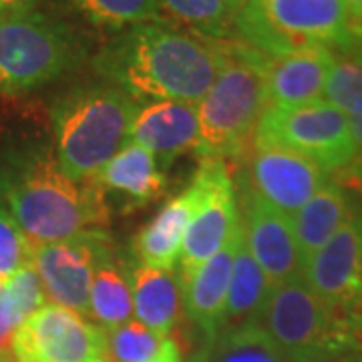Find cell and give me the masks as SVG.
I'll return each instance as SVG.
<instances>
[{"mask_svg":"<svg viewBox=\"0 0 362 362\" xmlns=\"http://www.w3.org/2000/svg\"><path fill=\"white\" fill-rule=\"evenodd\" d=\"M49 111L23 95L0 93V202L33 246L103 230L109 206L95 183L61 169Z\"/></svg>","mask_w":362,"mask_h":362,"instance_id":"6da1fadb","label":"cell"},{"mask_svg":"<svg viewBox=\"0 0 362 362\" xmlns=\"http://www.w3.org/2000/svg\"><path fill=\"white\" fill-rule=\"evenodd\" d=\"M226 65L223 40L204 39L165 21L123 28L93 69L135 101L199 103Z\"/></svg>","mask_w":362,"mask_h":362,"instance_id":"7a4b0ae2","label":"cell"},{"mask_svg":"<svg viewBox=\"0 0 362 362\" xmlns=\"http://www.w3.org/2000/svg\"><path fill=\"white\" fill-rule=\"evenodd\" d=\"M137 103L109 83L65 90L49 109L54 156L77 183H93L101 169L129 141Z\"/></svg>","mask_w":362,"mask_h":362,"instance_id":"3957f363","label":"cell"},{"mask_svg":"<svg viewBox=\"0 0 362 362\" xmlns=\"http://www.w3.org/2000/svg\"><path fill=\"white\" fill-rule=\"evenodd\" d=\"M226 65L197 103L195 151L206 157L242 156L268 107L270 59L240 40H223Z\"/></svg>","mask_w":362,"mask_h":362,"instance_id":"277c9868","label":"cell"},{"mask_svg":"<svg viewBox=\"0 0 362 362\" xmlns=\"http://www.w3.org/2000/svg\"><path fill=\"white\" fill-rule=\"evenodd\" d=\"M87 42L65 18L30 11L0 18V93L26 95L83 63Z\"/></svg>","mask_w":362,"mask_h":362,"instance_id":"5b68a950","label":"cell"},{"mask_svg":"<svg viewBox=\"0 0 362 362\" xmlns=\"http://www.w3.org/2000/svg\"><path fill=\"white\" fill-rule=\"evenodd\" d=\"M346 0H247L233 39L270 61L308 47L346 45Z\"/></svg>","mask_w":362,"mask_h":362,"instance_id":"8992f818","label":"cell"},{"mask_svg":"<svg viewBox=\"0 0 362 362\" xmlns=\"http://www.w3.org/2000/svg\"><path fill=\"white\" fill-rule=\"evenodd\" d=\"M258 324L290 362L358 350L349 320L316 296L304 278L272 286Z\"/></svg>","mask_w":362,"mask_h":362,"instance_id":"52a82bcc","label":"cell"},{"mask_svg":"<svg viewBox=\"0 0 362 362\" xmlns=\"http://www.w3.org/2000/svg\"><path fill=\"white\" fill-rule=\"evenodd\" d=\"M254 145L294 151L324 171H342L356 159L349 117L326 101L300 107L268 105L259 119Z\"/></svg>","mask_w":362,"mask_h":362,"instance_id":"ba28073f","label":"cell"},{"mask_svg":"<svg viewBox=\"0 0 362 362\" xmlns=\"http://www.w3.org/2000/svg\"><path fill=\"white\" fill-rule=\"evenodd\" d=\"M13 356L16 362H109L107 332L77 312L45 304L18 326Z\"/></svg>","mask_w":362,"mask_h":362,"instance_id":"9c48e42d","label":"cell"},{"mask_svg":"<svg viewBox=\"0 0 362 362\" xmlns=\"http://www.w3.org/2000/svg\"><path fill=\"white\" fill-rule=\"evenodd\" d=\"M194 177L202 185V197L183 238L177 259L180 280L189 278L206 259L218 254L240 223L233 181L223 159H202Z\"/></svg>","mask_w":362,"mask_h":362,"instance_id":"30bf717a","label":"cell"},{"mask_svg":"<svg viewBox=\"0 0 362 362\" xmlns=\"http://www.w3.org/2000/svg\"><path fill=\"white\" fill-rule=\"evenodd\" d=\"M111 247L113 244L105 230L81 233L65 242L33 246V268L52 304L89 316L95 268Z\"/></svg>","mask_w":362,"mask_h":362,"instance_id":"8fae6325","label":"cell"},{"mask_svg":"<svg viewBox=\"0 0 362 362\" xmlns=\"http://www.w3.org/2000/svg\"><path fill=\"white\" fill-rule=\"evenodd\" d=\"M302 278L316 296L352 324L362 312V216L352 214V218L306 259Z\"/></svg>","mask_w":362,"mask_h":362,"instance_id":"7c38bea8","label":"cell"},{"mask_svg":"<svg viewBox=\"0 0 362 362\" xmlns=\"http://www.w3.org/2000/svg\"><path fill=\"white\" fill-rule=\"evenodd\" d=\"M244 180L252 192L290 220L328 183L326 171L314 161L268 145L254 147Z\"/></svg>","mask_w":362,"mask_h":362,"instance_id":"4fadbf2b","label":"cell"},{"mask_svg":"<svg viewBox=\"0 0 362 362\" xmlns=\"http://www.w3.org/2000/svg\"><path fill=\"white\" fill-rule=\"evenodd\" d=\"M242 223L244 238L254 259L272 286L302 278L304 258L300 254L292 220L266 204L242 177Z\"/></svg>","mask_w":362,"mask_h":362,"instance_id":"5bb4252c","label":"cell"},{"mask_svg":"<svg viewBox=\"0 0 362 362\" xmlns=\"http://www.w3.org/2000/svg\"><path fill=\"white\" fill-rule=\"evenodd\" d=\"M242 235H244V223L240 218V223L233 230L232 238L226 242V246L221 247L218 254L206 259L189 278L181 280L183 306H185L189 320L206 337L204 342H214L220 332L223 304H226V296H228L233 262H235Z\"/></svg>","mask_w":362,"mask_h":362,"instance_id":"9a60e30c","label":"cell"},{"mask_svg":"<svg viewBox=\"0 0 362 362\" xmlns=\"http://www.w3.org/2000/svg\"><path fill=\"white\" fill-rule=\"evenodd\" d=\"M129 141L141 145L161 165L195 149L197 107L180 101H153L137 109L131 123Z\"/></svg>","mask_w":362,"mask_h":362,"instance_id":"2e32d148","label":"cell"},{"mask_svg":"<svg viewBox=\"0 0 362 362\" xmlns=\"http://www.w3.org/2000/svg\"><path fill=\"white\" fill-rule=\"evenodd\" d=\"M93 183L101 189L105 199L107 195L119 197L123 214L153 204L168 189L165 173L156 156L133 141L117 151Z\"/></svg>","mask_w":362,"mask_h":362,"instance_id":"e0dca14e","label":"cell"},{"mask_svg":"<svg viewBox=\"0 0 362 362\" xmlns=\"http://www.w3.org/2000/svg\"><path fill=\"white\" fill-rule=\"evenodd\" d=\"M334 65V49L316 45L274 59L268 69V105L300 107L320 101Z\"/></svg>","mask_w":362,"mask_h":362,"instance_id":"ac0fdd59","label":"cell"},{"mask_svg":"<svg viewBox=\"0 0 362 362\" xmlns=\"http://www.w3.org/2000/svg\"><path fill=\"white\" fill-rule=\"evenodd\" d=\"M199 197L202 185L194 177L180 195L169 199L157 211L156 218L133 238V252L139 264L159 270H173Z\"/></svg>","mask_w":362,"mask_h":362,"instance_id":"d6986e66","label":"cell"},{"mask_svg":"<svg viewBox=\"0 0 362 362\" xmlns=\"http://www.w3.org/2000/svg\"><path fill=\"white\" fill-rule=\"evenodd\" d=\"M133 312L139 322L169 337L171 328L180 318L183 304V288L180 274L173 270H159L137 264L129 272Z\"/></svg>","mask_w":362,"mask_h":362,"instance_id":"ffe728a7","label":"cell"},{"mask_svg":"<svg viewBox=\"0 0 362 362\" xmlns=\"http://www.w3.org/2000/svg\"><path fill=\"white\" fill-rule=\"evenodd\" d=\"M352 218L349 197L338 181H328L306 206L292 216V228L300 254L306 259L316 254Z\"/></svg>","mask_w":362,"mask_h":362,"instance_id":"44dd1931","label":"cell"},{"mask_svg":"<svg viewBox=\"0 0 362 362\" xmlns=\"http://www.w3.org/2000/svg\"><path fill=\"white\" fill-rule=\"evenodd\" d=\"M270 280L266 278L264 270L254 259L246 244V238L242 235L235 262H233L228 296L223 304L220 332L228 328H235V326H244V324H258L262 310L266 306V300L270 296Z\"/></svg>","mask_w":362,"mask_h":362,"instance_id":"7402d4cb","label":"cell"},{"mask_svg":"<svg viewBox=\"0 0 362 362\" xmlns=\"http://www.w3.org/2000/svg\"><path fill=\"white\" fill-rule=\"evenodd\" d=\"M89 314L105 332L129 322L133 314L129 274L121 259H117L113 247L99 259L93 284H90Z\"/></svg>","mask_w":362,"mask_h":362,"instance_id":"603a6c76","label":"cell"},{"mask_svg":"<svg viewBox=\"0 0 362 362\" xmlns=\"http://www.w3.org/2000/svg\"><path fill=\"white\" fill-rule=\"evenodd\" d=\"M247 0H159L177 23L211 40H233L235 18Z\"/></svg>","mask_w":362,"mask_h":362,"instance_id":"cb8c5ba5","label":"cell"},{"mask_svg":"<svg viewBox=\"0 0 362 362\" xmlns=\"http://www.w3.org/2000/svg\"><path fill=\"white\" fill-rule=\"evenodd\" d=\"M211 344V362H290L259 324L221 330Z\"/></svg>","mask_w":362,"mask_h":362,"instance_id":"d4e9b609","label":"cell"},{"mask_svg":"<svg viewBox=\"0 0 362 362\" xmlns=\"http://www.w3.org/2000/svg\"><path fill=\"white\" fill-rule=\"evenodd\" d=\"M324 99L344 115H362V47L334 49Z\"/></svg>","mask_w":362,"mask_h":362,"instance_id":"484cf974","label":"cell"},{"mask_svg":"<svg viewBox=\"0 0 362 362\" xmlns=\"http://www.w3.org/2000/svg\"><path fill=\"white\" fill-rule=\"evenodd\" d=\"M90 25L123 30L129 26L163 21L159 0H69Z\"/></svg>","mask_w":362,"mask_h":362,"instance_id":"4316f807","label":"cell"},{"mask_svg":"<svg viewBox=\"0 0 362 362\" xmlns=\"http://www.w3.org/2000/svg\"><path fill=\"white\" fill-rule=\"evenodd\" d=\"M168 338L145 324L129 320L107 332V358L109 362H153Z\"/></svg>","mask_w":362,"mask_h":362,"instance_id":"83f0119b","label":"cell"},{"mask_svg":"<svg viewBox=\"0 0 362 362\" xmlns=\"http://www.w3.org/2000/svg\"><path fill=\"white\" fill-rule=\"evenodd\" d=\"M33 264V244L0 202V286Z\"/></svg>","mask_w":362,"mask_h":362,"instance_id":"f1b7e54d","label":"cell"},{"mask_svg":"<svg viewBox=\"0 0 362 362\" xmlns=\"http://www.w3.org/2000/svg\"><path fill=\"white\" fill-rule=\"evenodd\" d=\"M4 288L8 292L14 310L18 312V316L23 318V322L45 306L47 292H45L39 274L33 268V264L23 268L21 272H16L13 278L4 284Z\"/></svg>","mask_w":362,"mask_h":362,"instance_id":"f546056e","label":"cell"},{"mask_svg":"<svg viewBox=\"0 0 362 362\" xmlns=\"http://www.w3.org/2000/svg\"><path fill=\"white\" fill-rule=\"evenodd\" d=\"M23 324V318L14 310L4 284L0 286V356L13 352V338Z\"/></svg>","mask_w":362,"mask_h":362,"instance_id":"4dcf8cb0","label":"cell"},{"mask_svg":"<svg viewBox=\"0 0 362 362\" xmlns=\"http://www.w3.org/2000/svg\"><path fill=\"white\" fill-rule=\"evenodd\" d=\"M346 47H362V8L349 6L346 11V45L342 49Z\"/></svg>","mask_w":362,"mask_h":362,"instance_id":"1f68e13d","label":"cell"},{"mask_svg":"<svg viewBox=\"0 0 362 362\" xmlns=\"http://www.w3.org/2000/svg\"><path fill=\"white\" fill-rule=\"evenodd\" d=\"M39 0H0V18L35 11Z\"/></svg>","mask_w":362,"mask_h":362,"instance_id":"d6a6232c","label":"cell"},{"mask_svg":"<svg viewBox=\"0 0 362 362\" xmlns=\"http://www.w3.org/2000/svg\"><path fill=\"white\" fill-rule=\"evenodd\" d=\"M294 362H362L361 350H344V352H330V354H320V356H310Z\"/></svg>","mask_w":362,"mask_h":362,"instance_id":"836d02e7","label":"cell"},{"mask_svg":"<svg viewBox=\"0 0 362 362\" xmlns=\"http://www.w3.org/2000/svg\"><path fill=\"white\" fill-rule=\"evenodd\" d=\"M340 177H342V183H346L362 194V157H356L349 168L342 169Z\"/></svg>","mask_w":362,"mask_h":362,"instance_id":"e575fe53","label":"cell"},{"mask_svg":"<svg viewBox=\"0 0 362 362\" xmlns=\"http://www.w3.org/2000/svg\"><path fill=\"white\" fill-rule=\"evenodd\" d=\"M153 362H181V352L180 346H177V342H175L173 338H168L165 344H163L161 354H159Z\"/></svg>","mask_w":362,"mask_h":362,"instance_id":"d590c367","label":"cell"},{"mask_svg":"<svg viewBox=\"0 0 362 362\" xmlns=\"http://www.w3.org/2000/svg\"><path fill=\"white\" fill-rule=\"evenodd\" d=\"M349 127L354 147H356V157H362V115L349 117Z\"/></svg>","mask_w":362,"mask_h":362,"instance_id":"8d00e7d4","label":"cell"},{"mask_svg":"<svg viewBox=\"0 0 362 362\" xmlns=\"http://www.w3.org/2000/svg\"><path fill=\"white\" fill-rule=\"evenodd\" d=\"M187 362H211V344H209V342H204L202 346H197V349L189 354Z\"/></svg>","mask_w":362,"mask_h":362,"instance_id":"74e56055","label":"cell"},{"mask_svg":"<svg viewBox=\"0 0 362 362\" xmlns=\"http://www.w3.org/2000/svg\"><path fill=\"white\" fill-rule=\"evenodd\" d=\"M346 4L352 8H362V0H346Z\"/></svg>","mask_w":362,"mask_h":362,"instance_id":"f35d334b","label":"cell"},{"mask_svg":"<svg viewBox=\"0 0 362 362\" xmlns=\"http://www.w3.org/2000/svg\"><path fill=\"white\" fill-rule=\"evenodd\" d=\"M0 362H16V361H14L13 352H8V354H2V356H0Z\"/></svg>","mask_w":362,"mask_h":362,"instance_id":"ab89813d","label":"cell"}]
</instances>
